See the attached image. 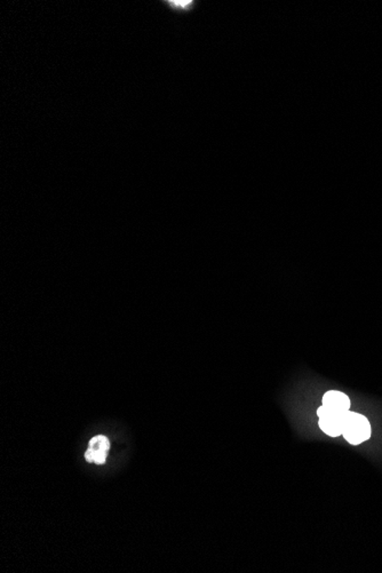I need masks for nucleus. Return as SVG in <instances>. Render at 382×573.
Instances as JSON below:
<instances>
[{
	"mask_svg": "<svg viewBox=\"0 0 382 573\" xmlns=\"http://www.w3.org/2000/svg\"><path fill=\"white\" fill-rule=\"evenodd\" d=\"M323 405L335 411L348 412L351 410V399L341 392L330 390L323 396Z\"/></svg>",
	"mask_w": 382,
	"mask_h": 573,
	"instance_id": "nucleus-3",
	"label": "nucleus"
},
{
	"mask_svg": "<svg viewBox=\"0 0 382 573\" xmlns=\"http://www.w3.org/2000/svg\"><path fill=\"white\" fill-rule=\"evenodd\" d=\"M346 415H347V412L335 411V410L329 409V408H326L322 404V406H319L318 410H317L319 428L329 436H342Z\"/></svg>",
	"mask_w": 382,
	"mask_h": 573,
	"instance_id": "nucleus-2",
	"label": "nucleus"
},
{
	"mask_svg": "<svg viewBox=\"0 0 382 573\" xmlns=\"http://www.w3.org/2000/svg\"><path fill=\"white\" fill-rule=\"evenodd\" d=\"M110 447V443L105 436H95L89 442V449L93 452H107Z\"/></svg>",
	"mask_w": 382,
	"mask_h": 573,
	"instance_id": "nucleus-5",
	"label": "nucleus"
},
{
	"mask_svg": "<svg viewBox=\"0 0 382 573\" xmlns=\"http://www.w3.org/2000/svg\"><path fill=\"white\" fill-rule=\"evenodd\" d=\"M164 3L170 10H173L174 13L188 14L193 10L196 3L193 0H181V1L171 0V1H164Z\"/></svg>",
	"mask_w": 382,
	"mask_h": 573,
	"instance_id": "nucleus-4",
	"label": "nucleus"
},
{
	"mask_svg": "<svg viewBox=\"0 0 382 573\" xmlns=\"http://www.w3.org/2000/svg\"><path fill=\"white\" fill-rule=\"evenodd\" d=\"M342 436L353 445H358L369 440L371 437V424L367 417L349 410L346 415Z\"/></svg>",
	"mask_w": 382,
	"mask_h": 573,
	"instance_id": "nucleus-1",
	"label": "nucleus"
}]
</instances>
